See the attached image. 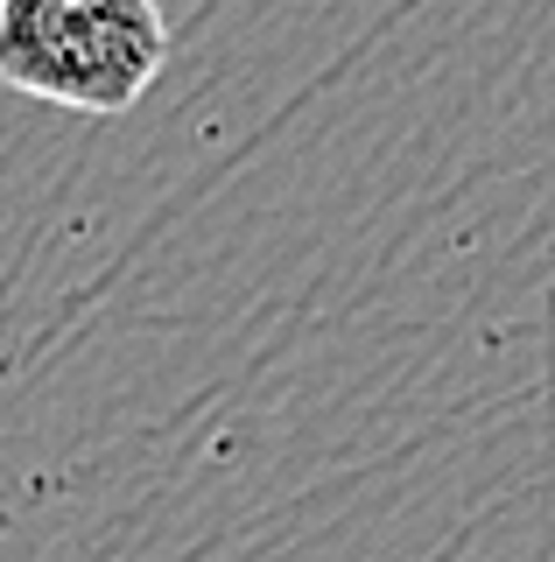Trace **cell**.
<instances>
[{
    "label": "cell",
    "mask_w": 555,
    "mask_h": 562,
    "mask_svg": "<svg viewBox=\"0 0 555 562\" xmlns=\"http://www.w3.org/2000/svg\"><path fill=\"white\" fill-rule=\"evenodd\" d=\"M169 64L155 0H0V85L57 113H134Z\"/></svg>",
    "instance_id": "cell-1"
}]
</instances>
